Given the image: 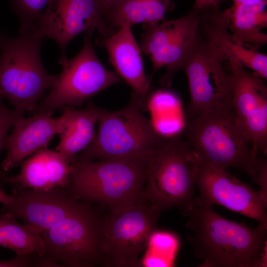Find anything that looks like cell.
Instances as JSON below:
<instances>
[{
  "label": "cell",
  "mask_w": 267,
  "mask_h": 267,
  "mask_svg": "<svg viewBox=\"0 0 267 267\" xmlns=\"http://www.w3.org/2000/svg\"><path fill=\"white\" fill-rule=\"evenodd\" d=\"M93 31L85 33L83 47L75 57L58 61L62 71L49 93L37 104L34 114L51 116L62 108L80 106L102 90L121 81L119 76L108 70L97 57L91 42Z\"/></svg>",
  "instance_id": "cell-7"
},
{
  "label": "cell",
  "mask_w": 267,
  "mask_h": 267,
  "mask_svg": "<svg viewBox=\"0 0 267 267\" xmlns=\"http://www.w3.org/2000/svg\"><path fill=\"white\" fill-rule=\"evenodd\" d=\"M199 31L211 46L226 61L235 59L244 67L253 70L259 77L267 80V55L234 40L221 16V11H202Z\"/></svg>",
  "instance_id": "cell-18"
},
{
  "label": "cell",
  "mask_w": 267,
  "mask_h": 267,
  "mask_svg": "<svg viewBox=\"0 0 267 267\" xmlns=\"http://www.w3.org/2000/svg\"><path fill=\"white\" fill-rule=\"evenodd\" d=\"M100 109L92 102L83 110L64 108V125L56 150L70 164L93 140Z\"/></svg>",
  "instance_id": "cell-20"
},
{
  "label": "cell",
  "mask_w": 267,
  "mask_h": 267,
  "mask_svg": "<svg viewBox=\"0 0 267 267\" xmlns=\"http://www.w3.org/2000/svg\"><path fill=\"white\" fill-rule=\"evenodd\" d=\"M38 257L35 254H16L14 258L0 261V267H37Z\"/></svg>",
  "instance_id": "cell-27"
},
{
  "label": "cell",
  "mask_w": 267,
  "mask_h": 267,
  "mask_svg": "<svg viewBox=\"0 0 267 267\" xmlns=\"http://www.w3.org/2000/svg\"><path fill=\"white\" fill-rule=\"evenodd\" d=\"M43 38L37 32L0 33V96L15 109L33 112L56 81L42 61Z\"/></svg>",
  "instance_id": "cell-5"
},
{
  "label": "cell",
  "mask_w": 267,
  "mask_h": 267,
  "mask_svg": "<svg viewBox=\"0 0 267 267\" xmlns=\"http://www.w3.org/2000/svg\"><path fill=\"white\" fill-rule=\"evenodd\" d=\"M194 174L199 195L194 202L218 204L267 225V194L256 190L231 175L195 161Z\"/></svg>",
  "instance_id": "cell-12"
},
{
  "label": "cell",
  "mask_w": 267,
  "mask_h": 267,
  "mask_svg": "<svg viewBox=\"0 0 267 267\" xmlns=\"http://www.w3.org/2000/svg\"><path fill=\"white\" fill-rule=\"evenodd\" d=\"M20 165L19 174L11 177L12 188L46 191L68 182L70 164L56 150L43 148Z\"/></svg>",
  "instance_id": "cell-19"
},
{
  "label": "cell",
  "mask_w": 267,
  "mask_h": 267,
  "mask_svg": "<svg viewBox=\"0 0 267 267\" xmlns=\"http://www.w3.org/2000/svg\"><path fill=\"white\" fill-rule=\"evenodd\" d=\"M144 109V101L133 93L122 109H100L95 137L76 158L146 166L152 152L167 138L157 132Z\"/></svg>",
  "instance_id": "cell-3"
},
{
  "label": "cell",
  "mask_w": 267,
  "mask_h": 267,
  "mask_svg": "<svg viewBox=\"0 0 267 267\" xmlns=\"http://www.w3.org/2000/svg\"><path fill=\"white\" fill-rule=\"evenodd\" d=\"M14 200V198L11 195L7 193L2 188L0 187V203L8 204L12 203Z\"/></svg>",
  "instance_id": "cell-31"
},
{
  "label": "cell",
  "mask_w": 267,
  "mask_h": 267,
  "mask_svg": "<svg viewBox=\"0 0 267 267\" xmlns=\"http://www.w3.org/2000/svg\"><path fill=\"white\" fill-rule=\"evenodd\" d=\"M172 6L171 0H124L103 18L106 26L112 31L123 25H151L165 20V15Z\"/></svg>",
  "instance_id": "cell-22"
},
{
  "label": "cell",
  "mask_w": 267,
  "mask_h": 267,
  "mask_svg": "<svg viewBox=\"0 0 267 267\" xmlns=\"http://www.w3.org/2000/svg\"><path fill=\"white\" fill-rule=\"evenodd\" d=\"M202 11L193 6L184 16L151 25H143L139 46L150 59L154 74L162 67L166 75L160 83L169 86L175 73L182 65L196 38Z\"/></svg>",
  "instance_id": "cell-10"
},
{
  "label": "cell",
  "mask_w": 267,
  "mask_h": 267,
  "mask_svg": "<svg viewBox=\"0 0 267 267\" xmlns=\"http://www.w3.org/2000/svg\"><path fill=\"white\" fill-rule=\"evenodd\" d=\"M178 246V241L173 234L166 232L154 231L149 237L148 251L173 261Z\"/></svg>",
  "instance_id": "cell-26"
},
{
  "label": "cell",
  "mask_w": 267,
  "mask_h": 267,
  "mask_svg": "<svg viewBox=\"0 0 267 267\" xmlns=\"http://www.w3.org/2000/svg\"><path fill=\"white\" fill-rule=\"evenodd\" d=\"M161 212L157 207L141 199L134 206L111 212L102 220L103 265L138 267V257L147 247Z\"/></svg>",
  "instance_id": "cell-9"
},
{
  "label": "cell",
  "mask_w": 267,
  "mask_h": 267,
  "mask_svg": "<svg viewBox=\"0 0 267 267\" xmlns=\"http://www.w3.org/2000/svg\"><path fill=\"white\" fill-rule=\"evenodd\" d=\"M233 3L242 4H257L267 3V0H233Z\"/></svg>",
  "instance_id": "cell-32"
},
{
  "label": "cell",
  "mask_w": 267,
  "mask_h": 267,
  "mask_svg": "<svg viewBox=\"0 0 267 267\" xmlns=\"http://www.w3.org/2000/svg\"><path fill=\"white\" fill-rule=\"evenodd\" d=\"M145 182V165L76 158L70 163L64 188L81 201L106 206L114 212L137 204Z\"/></svg>",
  "instance_id": "cell-4"
},
{
  "label": "cell",
  "mask_w": 267,
  "mask_h": 267,
  "mask_svg": "<svg viewBox=\"0 0 267 267\" xmlns=\"http://www.w3.org/2000/svg\"><path fill=\"white\" fill-rule=\"evenodd\" d=\"M3 99L0 96V153L5 148L8 132L15 122L24 116V111L14 108L9 109L3 103ZM11 185V177L5 174L0 167V187Z\"/></svg>",
  "instance_id": "cell-25"
},
{
  "label": "cell",
  "mask_w": 267,
  "mask_h": 267,
  "mask_svg": "<svg viewBox=\"0 0 267 267\" xmlns=\"http://www.w3.org/2000/svg\"><path fill=\"white\" fill-rule=\"evenodd\" d=\"M225 0H195L193 7L200 11H219Z\"/></svg>",
  "instance_id": "cell-29"
},
{
  "label": "cell",
  "mask_w": 267,
  "mask_h": 267,
  "mask_svg": "<svg viewBox=\"0 0 267 267\" xmlns=\"http://www.w3.org/2000/svg\"><path fill=\"white\" fill-rule=\"evenodd\" d=\"M96 30L107 37L114 31L105 25L96 0H53L41 18L37 32L53 40L58 45L61 56L67 58L68 44L78 35Z\"/></svg>",
  "instance_id": "cell-14"
},
{
  "label": "cell",
  "mask_w": 267,
  "mask_h": 267,
  "mask_svg": "<svg viewBox=\"0 0 267 267\" xmlns=\"http://www.w3.org/2000/svg\"><path fill=\"white\" fill-rule=\"evenodd\" d=\"M226 62L205 40L199 28L195 42L181 68L188 84L189 119L231 97L230 78Z\"/></svg>",
  "instance_id": "cell-11"
},
{
  "label": "cell",
  "mask_w": 267,
  "mask_h": 267,
  "mask_svg": "<svg viewBox=\"0 0 267 267\" xmlns=\"http://www.w3.org/2000/svg\"><path fill=\"white\" fill-rule=\"evenodd\" d=\"M53 0H10L19 18V33L37 32L38 24Z\"/></svg>",
  "instance_id": "cell-24"
},
{
  "label": "cell",
  "mask_w": 267,
  "mask_h": 267,
  "mask_svg": "<svg viewBox=\"0 0 267 267\" xmlns=\"http://www.w3.org/2000/svg\"><path fill=\"white\" fill-rule=\"evenodd\" d=\"M102 219L84 202L74 213L41 234L46 246L41 258L61 267L103 265Z\"/></svg>",
  "instance_id": "cell-8"
},
{
  "label": "cell",
  "mask_w": 267,
  "mask_h": 267,
  "mask_svg": "<svg viewBox=\"0 0 267 267\" xmlns=\"http://www.w3.org/2000/svg\"><path fill=\"white\" fill-rule=\"evenodd\" d=\"M184 134L196 162L221 169H239L267 193V159L254 150L238 122L231 97L189 119Z\"/></svg>",
  "instance_id": "cell-1"
},
{
  "label": "cell",
  "mask_w": 267,
  "mask_h": 267,
  "mask_svg": "<svg viewBox=\"0 0 267 267\" xmlns=\"http://www.w3.org/2000/svg\"><path fill=\"white\" fill-rule=\"evenodd\" d=\"M188 219L189 241L204 267H259L266 265L267 225L251 227L221 216L212 206L194 202L181 210Z\"/></svg>",
  "instance_id": "cell-2"
},
{
  "label": "cell",
  "mask_w": 267,
  "mask_h": 267,
  "mask_svg": "<svg viewBox=\"0 0 267 267\" xmlns=\"http://www.w3.org/2000/svg\"><path fill=\"white\" fill-rule=\"evenodd\" d=\"M0 247L16 254H35L42 257L46 251L40 233L28 225L19 223L13 216L0 212Z\"/></svg>",
  "instance_id": "cell-23"
},
{
  "label": "cell",
  "mask_w": 267,
  "mask_h": 267,
  "mask_svg": "<svg viewBox=\"0 0 267 267\" xmlns=\"http://www.w3.org/2000/svg\"><path fill=\"white\" fill-rule=\"evenodd\" d=\"M267 3H233L221 11L225 25L236 41L258 49L267 43V35L262 31L267 26Z\"/></svg>",
  "instance_id": "cell-21"
},
{
  "label": "cell",
  "mask_w": 267,
  "mask_h": 267,
  "mask_svg": "<svg viewBox=\"0 0 267 267\" xmlns=\"http://www.w3.org/2000/svg\"><path fill=\"white\" fill-rule=\"evenodd\" d=\"M64 121L63 114L59 118L34 114L19 118L7 139V154L1 169L8 172L20 165L25 158L47 147L54 135L62 132Z\"/></svg>",
  "instance_id": "cell-16"
},
{
  "label": "cell",
  "mask_w": 267,
  "mask_h": 267,
  "mask_svg": "<svg viewBox=\"0 0 267 267\" xmlns=\"http://www.w3.org/2000/svg\"><path fill=\"white\" fill-rule=\"evenodd\" d=\"M172 262L169 259L147 251L141 261V265L147 267H168Z\"/></svg>",
  "instance_id": "cell-28"
},
{
  "label": "cell",
  "mask_w": 267,
  "mask_h": 267,
  "mask_svg": "<svg viewBox=\"0 0 267 267\" xmlns=\"http://www.w3.org/2000/svg\"><path fill=\"white\" fill-rule=\"evenodd\" d=\"M230 78L233 108L255 151L267 153V89L263 79L250 74L240 62H225Z\"/></svg>",
  "instance_id": "cell-13"
},
{
  "label": "cell",
  "mask_w": 267,
  "mask_h": 267,
  "mask_svg": "<svg viewBox=\"0 0 267 267\" xmlns=\"http://www.w3.org/2000/svg\"><path fill=\"white\" fill-rule=\"evenodd\" d=\"M195 161L184 138H167L150 155L141 199L161 211L188 208L194 202Z\"/></svg>",
  "instance_id": "cell-6"
},
{
  "label": "cell",
  "mask_w": 267,
  "mask_h": 267,
  "mask_svg": "<svg viewBox=\"0 0 267 267\" xmlns=\"http://www.w3.org/2000/svg\"><path fill=\"white\" fill-rule=\"evenodd\" d=\"M13 202L2 204L0 212L20 220L41 234L77 211L84 202L62 187L46 191L12 188Z\"/></svg>",
  "instance_id": "cell-15"
},
{
  "label": "cell",
  "mask_w": 267,
  "mask_h": 267,
  "mask_svg": "<svg viewBox=\"0 0 267 267\" xmlns=\"http://www.w3.org/2000/svg\"><path fill=\"white\" fill-rule=\"evenodd\" d=\"M123 0H96L103 18L109 11L118 5Z\"/></svg>",
  "instance_id": "cell-30"
},
{
  "label": "cell",
  "mask_w": 267,
  "mask_h": 267,
  "mask_svg": "<svg viewBox=\"0 0 267 267\" xmlns=\"http://www.w3.org/2000/svg\"><path fill=\"white\" fill-rule=\"evenodd\" d=\"M131 27L125 24L99 42L117 73L131 87L133 93L144 101L150 91L151 78L146 76L142 51Z\"/></svg>",
  "instance_id": "cell-17"
}]
</instances>
